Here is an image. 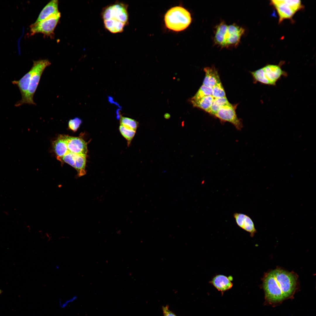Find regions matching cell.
<instances>
[{"mask_svg": "<svg viewBox=\"0 0 316 316\" xmlns=\"http://www.w3.org/2000/svg\"><path fill=\"white\" fill-rule=\"evenodd\" d=\"M297 278L294 274L280 269L265 276L263 287L265 298L270 304L278 303L291 297L294 293Z\"/></svg>", "mask_w": 316, "mask_h": 316, "instance_id": "1", "label": "cell"}, {"mask_svg": "<svg viewBox=\"0 0 316 316\" xmlns=\"http://www.w3.org/2000/svg\"><path fill=\"white\" fill-rule=\"evenodd\" d=\"M128 5L116 1L104 7L101 16L105 28L110 32H122L128 23Z\"/></svg>", "mask_w": 316, "mask_h": 316, "instance_id": "2", "label": "cell"}, {"mask_svg": "<svg viewBox=\"0 0 316 316\" xmlns=\"http://www.w3.org/2000/svg\"><path fill=\"white\" fill-rule=\"evenodd\" d=\"M244 29L235 24L228 25L221 22L217 27L214 37L215 43L221 47L236 46L244 33Z\"/></svg>", "mask_w": 316, "mask_h": 316, "instance_id": "3", "label": "cell"}, {"mask_svg": "<svg viewBox=\"0 0 316 316\" xmlns=\"http://www.w3.org/2000/svg\"><path fill=\"white\" fill-rule=\"evenodd\" d=\"M250 73L255 83L275 86L282 77H286L288 73L283 70L281 65L268 64L253 71Z\"/></svg>", "mask_w": 316, "mask_h": 316, "instance_id": "4", "label": "cell"}, {"mask_svg": "<svg viewBox=\"0 0 316 316\" xmlns=\"http://www.w3.org/2000/svg\"><path fill=\"white\" fill-rule=\"evenodd\" d=\"M51 64L47 59H41L33 61L31 68L32 73L28 88L25 97L17 103L16 106L24 104L36 105L33 100L34 95L39 84L41 75L45 69Z\"/></svg>", "mask_w": 316, "mask_h": 316, "instance_id": "5", "label": "cell"}, {"mask_svg": "<svg viewBox=\"0 0 316 316\" xmlns=\"http://www.w3.org/2000/svg\"><path fill=\"white\" fill-rule=\"evenodd\" d=\"M164 20L168 28L179 31L184 30L189 25L191 18L190 13L186 9L181 6H176L167 12Z\"/></svg>", "mask_w": 316, "mask_h": 316, "instance_id": "6", "label": "cell"}, {"mask_svg": "<svg viewBox=\"0 0 316 316\" xmlns=\"http://www.w3.org/2000/svg\"><path fill=\"white\" fill-rule=\"evenodd\" d=\"M61 17L59 12L37 23H34L30 26L31 35L41 33L50 37L54 36V31Z\"/></svg>", "mask_w": 316, "mask_h": 316, "instance_id": "7", "label": "cell"}, {"mask_svg": "<svg viewBox=\"0 0 316 316\" xmlns=\"http://www.w3.org/2000/svg\"><path fill=\"white\" fill-rule=\"evenodd\" d=\"M236 104H231L225 105L221 108L214 115L222 122H227L233 124L238 130H241L243 126L241 119L237 116L236 110Z\"/></svg>", "mask_w": 316, "mask_h": 316, "instance_id": "8", "label": "cell"}, {"mask_svg": "<svg viewBox=\"0 0 316 316\" xmlns=\"http://www.w3.org/2000/svg\"><path fill=\"white\" fill-rule=\"evenodd\" d=\"M68 150L76 154H87V144L82 138L63 135Z\"/></svg>", "mask_w": 316, "mask_h": 316, "instance_id": "9", "label": "cell"}, {"mask_svg": "<svg viewBox=\"0 0 316 316\" xmlns=\"http://www.w3.org/2000/svg\"><path fill=\"white\" fill-rule=\"evenodd\" d=\"M271 3L277 10L279 22L290 18L296 12L291 6L290 0H274L271 1Z\"/></svg>", "mask_w": 316, "mask_h": 316, "instance_id": "10", "label": "cell"}, {"mask_svg": "<svg viewBox=\"0 0 316 316\" xmlns=\"http://www.w3.org/2000/svg\"><path fill=\"white\" fill-rule=\"evenodd\" d=\"M233 216L239 227L249 233L251 236L254 235L257 231L252 219L249 216L242 213H235Z\"/></svg>", "mask_w": 316, "mask_h": 316, "instance_id": "11", "label": "cell"}, {"mask_svg": "<svg viewBox=\"0 0 316 316\" xmlns=\"http://www.w3.org/2000/svg\"><path fill=\"white\" fill-rule=\"evenodd\" d=\"M232 279L231 276L227 277L223 275L218 274L214 276L209 282L222 294L224 292L232 288Z\"/></svg>", "mask_w": 316, "mask_h": 316, "instance_id": "12", "label": "cell"}, {"mask_svg": "<svg viewBox=\"0 0 316 316\" xmlns=\"http://www.w3.org/2000/svg\"><path fill=\"white\" fill-rule=\"evenodd\" d=\"M59 12L58 1H51L42 9L35 23L40 22Z\"/></svg>", "mask_w": 316, "mask_h": 316, "instance_id": "13", "label": "cell"}, {"mask_svg": "<svg viewBox=\"0 0 316 316\" xmlns=\"http://www.w3.org/2000/svg\"><path fill=\"white\" fill-rule=\"evenodd\" d=\"M204 70L205 76L203 85L213 88L216 84L221 82L218 71L213 66L207 67Z\"/></svg>", "mask_w": 316, "mask_h": 316, "instance_id": "14", "label": "cell"}, {"mask_svg": "<svg viewBox=\"0 0 316 316\" xmlns=\"http://www.w3.org/2000/svg\"><path fill=\"white\" fill-rule=\"evenodd\" d=\"M53 146L54 151L58 159L69 151L63 135H60L57 139L54 141Z\"/></svg>", "mask_w": 316, "mask_h": 316, "instance_id": "15", "label": "cell"}, {"mask_svg": "<svg viewBox=\"0 0 316 316\" xmlns=\"http://www.w3.org/2000/svg\"><path fill=\"white\" fill-rule=\"evenodd\" d=\"M32 73V69L31 68L20 80L18 81H14L13 82L14 84H16L18 87L21 95V99L25 97L27 92L30 83Z\"/></svg>", "mask_w": 316, "mask_h": 316, "instance_id": "16", "label": "cell"}, {"mask_svg": "<svg viewBox=\"0 0 316 316\" xmlns=\"http://www.w3.org/2000/svg\"><path fill=\"white\" fill-rule=\"evenodd\" d=\"M86 154H76L74 168L76 170L79 177L84 176L86 174Z\"/></svg>", "mask_w": 316, "mask_h": 316, "instance_id": "17", "label": "cell"}, {"mask_svg": "<svg viewBox=\"0 0 316 316\" xmlns=\"http://www.w3.org/2000/svg\"><path fill=\"white\" fill-rule=\"evenodd\" d=\"M214 99L212 96H208L191 102L194 107L199 108L209 113Z\"/></svg>", "mask_w": 316, "mask_h": 316, "instance_id": "18", "label": "cell"}, {"mask_svg": "<svg viewBox=\"0 0 316 316\" xmlns=\"http://www.w3.org/2000/svg\"><path fill=\"white\" fill-rule=\"evenodd\" d=\"M230 104L226 97L214 98L209 113L214 116L222 107Z\"/></svg>", "mask_w": 316, "mask_h": 316, "instance_id": "19", "label": "cell"}, {"mask_svg": "<svg viewBox=\"0 0 316 316\" xmlns=\"http://www.w3.org/2000/svg\"><path fill=\"white\" fill-rule=\"evenodd\" d=\"M212 88L202 84L190 101H195L205 97L212 96Z\"/></svg>", "mask_w": 316, "mask_h": 316, "instance_id": "20", "label": "cell"}, {"mask_svg": "<svg viewBox=\"0 0 316 316\" xmlns=\"http://www.w3.org/2000/svg\"><path fill=\"white\" fill-rule=\"evenodd\" d=\"M120 124L127 128L136 131L138 123L134 119L122 116L120 118Z\"/></svg>", "mask_w": 316, "mask_h": 316, "instance_id": "21", "label": "cell"}, {"mask_svg": "<svg viewBox=\"0 0 316 316\" xmlns=\"http://www.w3.org/2000/svg\"><path fill=\"white\" fill-rule=\"evenodd\" d=\"M119 130L122 135L127 141L128 145H129L135 134L136 131L121 125L119 126Z\"/></svg>", "mask_w": 316, "mask_h": 316, "instance_id": "22", "label": "cell"}, {"mask_svg": "<svg viewBox=\"0 0 316 316\" xmlns=\"http://www.w3.org/2000/svg\"><path fill=\"white\" fill-rule=\"evenodd\" d=\"M212 96L214 98L226 97L225 91L221 82L217 83L212 88Z\"/></svg>", "mask_w": 316, "mask_h": 316, "instance_id": "23", "label": "cell"}, {"mask_svg": "<svg viewBox=\"0 0 316 316\" xmlns=\"http://www.w3.org/2000/svg\"><path fill=\"white\" fill-rule=\"evenodd\" d=\"M75 155L76 154L72 153L69 151L59 160L62 161L74 168Z\"/></svg>", "mask_w": 316, "mask_h": 316, "instance_id": "24", "label": "cell"}, {"mask_svg": "<svg viewBox=\"0 0 316 316\" xmlns=\"http://www.w3.org/2000/svg\"><path fill=\"white\" fill-rule=\"evenodd\" d=\"M82 123L81 120L78 117L71 119L68 122L69 128L74 131H76Z\"/></svg>", "mask_w": 316, "mask_h": 316, "instance_id": "25", "label": "cell"}, {"mask_svg": "<svg viewBox=\"0 0 316 316\" xmlns=\"http://www.w3.org/2000/svg\"><path fill=\"white\" fill-rule=\"evenodd\" d=\"M162 309L164 316H177L169 309L168 306H163Z\"/></svg>", "mask_w": 316, "mask_h": 316, "instance_id": "26", "label": "cell"}, {"mask_svg": "<svg viewBox=\"0 0 316 316\" xmlns=\"http://www.w3.org/2000/svg\"><path fill=\"white\" fill-rule=\"evenodd\" d=\"M77 297L76 296H74L72 298L66 300L63 304L59 302L60 306L62 308H65L69 303L74 301L77 299Z\"/></svg>", "mask_w": 316, "mask_h": 316, "instance_id": "27", "label": "cell"}, {"mask_svg": "<svg viewBox=\"0 0 316 316\" xmlns=\"http://www.w3.org/2000/svg\"><path fill=\"white\" fill-rule=\"evenodd\" d=\"M164 117L166 118H169L170 117V115L168 114L166 115H165L164 116Z\"/></svg>", "mask_w": 316, "mask_h": 316, "instance_id": "28", "label": "cell"}, {"mask_svg": "<svg viewBox=\"0 0 316 316\" xmlns=\"http://www.w3.org/2000/svg\"></svg>", "mask_w": 316, "mask_h": 316, "instance_id": "29", "label": "cell"}]
</instances>
